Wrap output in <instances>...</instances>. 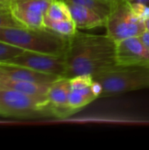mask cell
<instances>
[{
	"label": "cell",
	"mask_w": 149,
	"mask_h": 150,
	"mask_svg": "<svg viewBox=\"0 0 149 150\" xmlns=\"http://www.w3.org/2000/svg\"><path fill=\"white\" fill-rule=\"evenodd\" d=\"M65 60L68 78L82 75L93 77L119 66L114 40L107 34L97 35L80 31L68 37Z\"/></svg>",
	"instance_id": "cell-1"
},
{
	"label": "cell",
	"mask_w": 149,
	"mask_h": 150,
	"mask_svg": "<svg viewBox=\"0 0 149 150\" xmlns=\"http://www.w3.org/2000/svg\"><path fill=\"white\" fill-rule=\"evenodd\" d=\"M0 41L25 51L65 56L68 37L58 34L47 28L0 27Z\"/></svg>",
	"instance_id": "cell-2"
},
{
	"label": "cell",
	"mask_w": 149,
	"mask_h": 150,
	"mask_svg": "<svg viewBox=\"0 0 149 150\" xmlns=\"http://www.w3.org/2000/svg\"><path fill=\"white\" fill-rule=\"evenodd\" d=\"M93 80L102 86L101 97L149 88V67L118 66L93 76Z\"/></svg>",
	"instance_id": "cell-3"
},
{
	"label": "cell",
	"mask_w": 149,
	"mask_h": 150,
	"mask_svg": "<svg viewBox=\"0 0 149 150\" xmlns=\"http://www.w3.org/2000/svg\"><path fill=\"white\" fill-rule=\"evenodd\" d=\"M0 115L14 118H33L52 115V113L47 96L39 97L0 89Z\"/></svg>",
	"instance_id": "cell-4"
},
{
	"label": "cell",
	"mask_w": 149,
	"mask_h": 150,
	"mask_svg": "<svg viewBox=\"0 0 149 150\" xmlns=\"http://www.w3.org/2000/svg\"><path fill=\"white\" fill-rule=\"evenodd\" d=\"M106 34L116 43L123 40L141 36L145 31V22L134 15L130 2L116 0L105 18Z\"/></svg>",
	"instance_id": "cell-5"
},
{
	"label": "cell",
	"mask_w": 149,
	"mask_h": 150,
	"mask_svg": "<svg viewBox=\"0 0 149 150\" xmlns=\"http://www.w3.org/2000/svg\"><path fill=\"white\" fill-rule=\"evenodd\" d=\"M5 62L26 67L42 73L56 75L61 77H66L67 74L65 56L24 51L20 54Z\"/></svg>",
	"instance_id": "cell-6"
},
{
	"label": "cell",
	"mask_w": 149,
	"mask_h": 150,
	"mask_svg": "<svg viewBox=\"0 0 149 150\" xmlns=\"http://www.w3.org/2000/svg\"><path fill=\"white\" fill-rule=\"evenodd\" d=\"M116 60L122 67H149V49L140 36L116 43Z\"/></svg>",
	"instance_id": "cell-7"
},
{
	"label": "cell",
	"mask_w": 149,
	"mask_h": 150,
	"mask_svg": "<svg viewBox=\"0 0 149 150\" xmlns=\"http://www.w3.org/2000/svg\"><path fill=\"white\" fill-rule=\"evenodd\" d=\"M69 92L70 78L61 77L50 84L47 96L53 116L64 118L76 112L68 105Z\"/></svg>",
	"instance_id": "cell-8"
},
{
	"label": "cell",
	"mask_w": 149,
	"mask_h": 150,
	"mask_svg": "<svg viewBox=\"0 0 149 150\" xmlns=\"http://www.w3.org/2000/svg\"><path fill=\"white\" fill-rule=\"evenodd\" d=\"M0 76L15 81H25L45 84H51L61 77L6 62H0Z\"/></svg>",
	"instance_id": "cell-9"
},
{
	"label": "cell",
	"mask_w": 149,
	"mask_h": 150,
	"mask_svg": "<svg viewBox=\"0 0 149 150\" xmlns=\"http://www.w3.org/2000/svg\"><path fill=\"white\" fill-rule=\"evenodd\" d=\"M71 18L77 29H91L98 26H105V19L97 11L75 4H68Z\"/></svg>",
	"instance_id": "cell-10"
},
{
	"label": "cell",
	"mask_w": 149,
	"mask_h": 150,
	"mask_svg": "<svg viewBox=\"0 0 149 150\" xmlns=\"http://www.w3.org/2000/svg\"><path fill=\"white\" fill-rule=\"evenodd\" d=\"M49 86L50 84L38 83H32V82H25V81H15V80H11L0 76V89L16 91L33 96L46 97Z\"/></svg>",
	"instance_id": "cell-11"
},
{
	"label": "cell",
	"mask_w": 149,
	"mask_h": 150,
	"mask_svg": "<svg viewBox=\"0 0 149 150\" xmlns=\"http://www.w3.org/2000/svg\"><path fill=\"white\" fill-rule=\"evenodd\" d=\"M11 11L15 18L25 27L38 29L46 28L44 24L45 15L27 11L13 4H11Z\"/></svg>",
	"instance_id": "cell-12"
},
{
	"label": "cell",
	"mask_w": 149,
	"mask_h": 150,
	"mask_svg": "<svg viewBox=\"0 0 149 150\" xmlns=\"http://www.w3.org/2000/svg\"><path fill=\"white\" fill-rule=\"evenodd\" d=\"M96 98L97 97L93 92L91 85L83 88H70L68 105L77 112L88 104L93 102Z\"/></svg>",
	"instance_id": "cell-13"
},
{
	"label": "cell",
	"mask_w": 149,
	"mask_h": 150,
	"mask_svg": "<svg viewBox=\"0 0 149 150\" xmlns=\"http://www.w3.org/2000/svg\"><path fill=\"white\" fill-rule=\"evenodd\" d=\"M44 24L46 28L66 37H70L77 32V27L72 18L64 20H51L45 17Z\"/></svg>",
	"instance_id": "cell-14"
},
{
	"label": "cell",
	"mask_w": 149,
	"mask_h": 150,
	"mask_svg": "<svg viewBox=\"0 0 149 150\" xmlns=\"http://www.w3.org/2000/svg\"><path fill=\"white\" fill-rule=\"evenodd\" d=\"M45 17L51 20H64L70 19L71 14L66 2L62 0H53Z\"/></svg>",
	"instance_id": "cell-15"
},
{
	"label": "cell",
	"mask_w": 149,
	"mask_h": 150,
	"mask_svg": "<svg viewBox=\"0 0 149 150\" xmlns=\"http://www.w3.org/2000/svg\"><path fill=\"white\" fill-rule=\"evenodd\" d=\"M62 1L66 2L67 4H75L90 8L97 11L98 14H100L105 19L108 16L111 10V4L104 0H62Z\"/></svg>",
	"instance_id": "cell-16"
},
{
	"label": "cell",
	"mask_w": 149,
	"mask_h": 150,
	"mask_svg": "<svg viewBox=\"0 0 149 150\" xmlns=\"http://www.w3.org/2000/svg\"><path fill=\"white\" fill-rule=\"evenodd\" d=\"M24 51L25 50L22 48L8 44L6 42L0 41V62H5L8 60L20 54Z\"/></svg>",
	"instance_id": "cell-17"
},
{
	"label": "cell",
	"mask_w": 149,
	"mask_h": 150,
	"mask_svg": "<svg viewBox=\"0 0 149 150\" xmlns=\"http://www.w3.org/2000/svg\"><path fill=\"white\" fill-rule=\"evenodd\" d=\"M13 16L11 9L0 10V27H23Z\"/></svg>",
	"instance_id": "cell-18"
},
{
	"label": "cell",
	"mask_w": 149,
	"mask_h": 150,
	"mask_svg": "<svg viewBox=\"0 0 149 150\" xmlns=\"http://www.w3.org/2000/svg\"><path fill=\"white\" fill-rule=\"evenodd\" d=\"M130 2V1H129ZM133 12L142 21H146L149 18V5L138 2H130Z\"/></svg>",
	"instance_id": "cell-19"
},
{
	"label": "cell",
	"mask_w": 149,
	"mask_h": 150,
	"mask_svg": "<svg viewBox=\"0 0 149 150\" xmlns=\"http://www.w3.org/2000/svg\"><path fill=\"white\" fill-rule=\"evenodd\" d=\"M141 40L143 41V43L145 44V46L149 49V31H145L141 36H140Z\"/></svg>",
	"instance_id": "cell-20"
},
{
	"label": "cell",
	"mask_w": 149,
	"mask_h": 150,
	"mask_svg": "<svg viewBox=\"0 0 149 150\" xmlns=\"http://www.w3.org/2000/svg\"><path fill=\"white\" fill-rule=\"evenodd\" d=\"M3 9H11V4L0 0V10H3Z\"/></svg>",
	"instance_id": "cell-21"
},
{
	"label": "cell",
	"mask_w": 149,
	"mask_h": 150,
	"mask_svg": "<svg viewBox=\"0 0 149 150\" xmlns=\"http://www.w3.org/2000/svg\"><path fill=\"white\" fill-rule=\"evenodd\" d=\"M131 2H138V3H142L147 5H149V0H133Z\"/></svg>",
	"instance_id": "cell-22"
},
{
	"label": "cell",
	"mask_w": 149,
	"mask_h": 150,
	"mask_svg": "<svg viewBox=\"0 0 149 150\" xmlns=\"http://www.w3.org/2000/svg\"><path fill=\"white\" fill-rule=\"evenodd\" d=\"M145 26H146V30L149 31V18L145 21Z\"/></svg>",
	"instance_id": "cell-23"
},
{
	"label": "cell",
	"mask_w": 149,
	"mask_h": 150,
	"mask_svg": "<svg viewBox=\"0 0 149 150\" xmlns=\"http://www.w3.org/2000/svg\"><path fill=\"white\" fill-rule=\"evenodd\" d=\"M1 1H4V2H7V3H10V4H11V3H13V2H16V1H18V0H1Z\"/></svg>",
	"instance_id": "cell-24"
},
{
	"label": "cell",
	"mask_w": 149,
	"mask_h": 150,
	"mask_svg": "<svg viewBox=\"0 0 149 150\" xmlns=\"http://www.w3.org/2000/svg\"><path fill=\"white\" fill-rule=\"evenodd\" d=\"M104 1H105V2H107L108 4H112L113 2H115L116 0H104Z\"/></svg>",
	"instance_id": "cell-25"
},
{
	"label": "cell",
	"mask_w": 149,
	"mask_h": 150,
	"mask_svg": "<svg viewBox=\"0 0 149 150\" xmlns=\"http://www.w3.org/2000/svg\"><path fill=\"white\" fill-rule=\"evenodd\" d=\"M127 1H130V2H131V1H133V0H127Z\"/></svg>",
	"instance_id": "cell-26"
}]
</instances>
